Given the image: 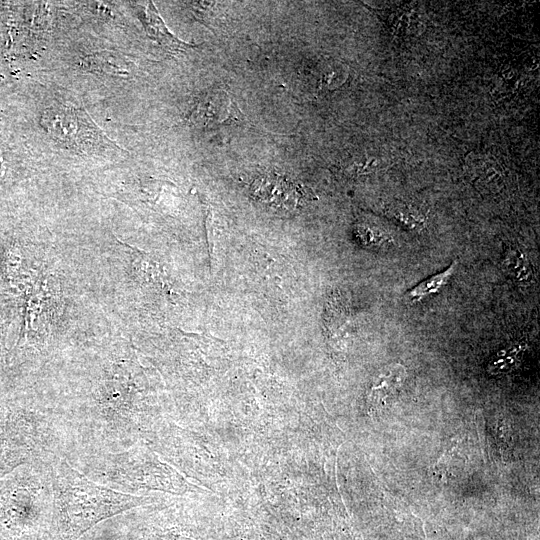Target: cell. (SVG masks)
I'll use <instances>...</instances> for the list:
<instances>
[{
    "mask_svg": "<svg viewBox=\"0 0 540 540\" xmlns=\"http://www.w3.org/2000/svg\"><path fill=\"white\" fill-rule=\"evenodd\" d=\"M82 365L56 391L44 390L65 431V455L119 452L139 444L150 406L131 356L113 350Z\"/></svg>",
    "mask_w": 540,
    "mask_h": 540,
    "instance_id": "1",
    "label": "cell"
},
{
    "mask_svg": "<svg viewBox=\"0 0 540 540\" xmlns=\"http://www.w3.org/2000/svg\"><path fill=\"white\" fill-rule=\"evenodd\" d=\"M67 439L43 391L0 400V479L20 466L64 457Z\"/></svg>",
    "mask_w": 540,
    "mask_h": 540,
    "instance_id": "2",
    "label": "cell"
},
{
    "mask_svg": "<svg viewBox=\"0 0 540 540\" xmlns=\"http://www.w3.org/2000/svg\"><path fill=\"white\" fill-rule=\"evenodd\" d=\"M53 534L74 540L98 522L145 503L148 498L98 484L75 469L64 457L51 463Z\"/></svg>",
    "mask_w": 540,
    "mask_h": 540,
    "instance_id": "3",
    "label": "cell"
},
{
    "mask_svg": "<svg viewBox=\"0 0 540 540\" xmlns=\"http://www.w3.org/2000/svg\"><path fill=\"white\" fill-rule=\"evenodd\" d=\"M51 463L26 464L0 479V540H47L53 532Z\"/></svg>",
    "mask_w": 540,
    "mask_h": 540,
    "instance_id": "4",
    "label": "cell"
},
{
    "mask_svg": "<svg viewBox=\"0 0 540 540\" xmlns=\"http://www.w3.org/2000/svg\"><path fill=\"white\" fill-rule=\"evenodd\" d=\"M64 458L92 481L119 492L176 487L171 472L138 444L119 452H70Z\"/></svg>",
    "mask_w": 540,
    "mask_h": 540,
    "instance_id": "5",
    "label": "cell"
},
{
    "mask_svg": "<svg viewBox=\"0 0 540 540\" xmlns=\"http://www.w3.org/2000/svg\"><path fill=\"white\" fill-rule=\"evenodd\" d=\"M41 123L56 141L82 152L116 149L103 131L85 110L66 104L49 106L42 115Z\"/></svg>",
    "mask_w": 540,
    "mask_h": 540,
    "instance_id": "6",
    "label": "cell"
},
{
    "mask_svg": "<svg viewBox=\"0 0 540 540\" xmlns=\"http://www.w3.org/2000/svg\"><path fill=\"white\" fill-rule=\"evenodd\" d=\"M242 118L237 106L222 90L203 94L190 114V122L198 127H209L237 122Z\"/></svg>",
    "mask_w": 540,
    "mask_h": 540,
    "instance_id": "7",
    "label": "cell"
},
{
    "mask_svg": "<svg viewBox=\"0 0 540 540\" xmlns=\"http://www.w3.org/2000/svg\"><path fill=\"white\" fill-rule=\"evenodd\" d=\"M252 193L260 202L277 209L291 210L296 207L300 199L295 185L275 174H266L257 178L252 185Z\"/></svg>",
    "mask_w": 540,
    "mask_h": 540,
    "instance_id": "8",
    "label": "cell"
},
{
    "mask_svg": "<svg viewBox=\"0 0 540 540\" xmlns=\"http://www.w3.org/2000/svg\"><path fill=\"white\" fill-rule=\"evenodd\" d=\"M138 12L139 18L148 35L164 48L170 51L181 52L193 47L176 38L168 30L153 2L149 1L145 2L143 5H139Z\"/></svg>",
    "mask_w": 540,
    "mask_h": 540,
    "instance_id": "9",
    "label": "cell"
},
{
    "mask_svg": "<svg viewBox=\"0 0 540 540\" xmlns=\"http://www.w3.org/2000/svg\"><path fill=\"white\" fill-rule=\"evenodd\" d=\"M406 376L404 367L393 364L382 370L375 378L370 392V400L375 406H384L401 387Z\"/></svg>",
    "mask_w": 540,
    "mask_h": 540,
    "instance_id": "10",
    "label": "cell"
},
{
    "mask_svg": "<svg viewBox=\"0 0 540 540\" xmlns=\"http://www.w3.org/2000/svg\"><path fill=\"white\" fill-rule=\"evenodd\" d=\"M457 260H454L444 271L436 273L407 291L409 300L418 302L433 294L438 293L451 279L457 268Z\"/></svg>",
    "mask_w": 540,
    "mask_h": 540,
    "instance_id": "11",
    "label": "cell"
},
{
    "mask_svg": "<svg viewBox=\"0 0 540 540\" xmlns=\"http://www.w3.org/2000/svg\"><path fill=\"white\" fill-rule=\"evenodd\" d=\"M504 267L509 275L519 283L529 282L532 267L527 255L519 248H509L504 258Z\"/></svg>",
    "mask_w": 540,
    "mask_h": 540,
    "instance_id": "12",
    "label": "cell"
},
{
    "mask_svg": "<svg viewBox=\"0 0 540 540\" xmlns=\"http://www.w3.org/2000/svg\"><path fill=\"white\" fill-rule=\"evenodd\" d=\"M524 351L521 344H513L500 350L489 363V371L495 374L510 370Z\"/></svg>",
    "mask_w": 540,
    "mask_h": 540,
    "instance_id": "13",
    "label": "cell"
}]
</instances>
